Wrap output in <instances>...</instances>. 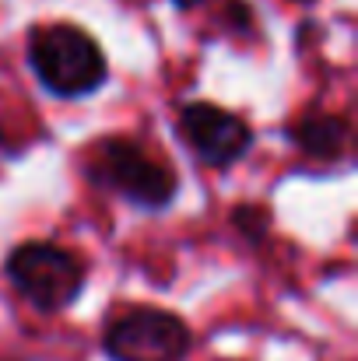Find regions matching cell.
Here are the masks:
<instances>
[{
  "label": "cell",
  "instance_id": "8",
  "mask_svg": "<svg viewBox=\"0 0 358 361\" xmlns=\"http://www.w3.org/2000/svg\"><path fill=\"white\" fill-rule=\"evenodd\" d=\"M14 154H18V147H14V144H11V140L0 133V158H14Z\"/></svg>",
  "mask_w": 358,
  "mask_h": 361
},
{
  "label": "cell",
  "instance_id": "3",
  "mask_svg": "<svg viewBox=\"0 0 358 361\" xmlns=\"http://www.w3.org/2000/svg\"><path fill=\"white\" fill-rule=\"evenodd\" d=\"M4 274L11 288L35 309V312H64L71 309L88 281V267L78 252L56 242H21L7 252Z\"/></svg>",
  "mask_w": 358,
  "mask_h": 361
},
{
  "label": "cell",
  "instance_id": "7",
  "mask_svg": "<svg viewBox=\"0 0 358 361\" xmlns=\"http://www.w3.org/2000/svg\"><path fill=\"white\" fill-rule=\"evenodd\" d=\"M232 225L239 228V235L249 242H263L267 239V228H270V214L263 207H253V204H242L232 214Z\"/></svg>",
  "mask_w": 358,
  "mask_h": 361
},
{
  "label": "cell",
  "instance_id": "6",
  "mask_svg": "<svg viewBox=\"0 0 358 361\" xmlns=\"http://www.w3.org/2000/svg\"><path fill=\"white\" fill-rule=\"evenodd\" d=\"M288 140L316 158V161H338L352 147V126L345 116H327V113H306L288 126Z\"/></svg>",
  "mask_w": 358,
  "mask_h": 361
},
{
  "label": "cell",
  "instance_id": "1",
  "mask_svg": "<svg viewBox=\"0 0 358 361\" xmlns=\"http://www.w3.org/2000/svg\"><path fill=\"white\" fill-rule=\"evenodd\" d=\"M25 53L39 85L56 99H88L109 78L102 46L85 28L67 21L32 28Z\"/></svg>",
  "mask_w": 358,
  "mask_h": 361
},
{
  "label": "cell",
  "instance_id": "4",
  "mask_svg": "<svg viewBox=\"0 0 358 361\" xmlns=\"http://www.w3.org/2000/svg\"><path fill=\"white\" fill-rule=\"evenodd\" d=\"M190 348V326L158 305L123 309L102 330V355L109 361H186Z\"/></svg>",
  "mask_w": 358,
  "mask_h": 361
},
{
  "label": "cell",
  "instance_id": "5",
  "mask_svg": "<svg viewBox=\"0 0 358 361\" xmlns=\"http://www.w3.org/2000/svg\"><path fill=\"white\" fill-rule=\"evenodd\" d=\"M179 133L193 154L211 169H229L253 147L249 123L215 102H190L179 109Z\"/></svg>",
  "mask_w": 358,
  "mask_h": 361
},
{
  "label": "cell",
  "instance_id": "2",
  "mask_svg": "<svg viewBox=\"0 0 358 361\" xmlns=\"http://www.w3.org/2000/svg\"><path fill=\"white\" fill-rule=\"evenodd\" d=\"M88 179L141 211H165L179 193L176 169L130 137H102L88 151Z\"/></svg>",
  "mask_w": 358,
  "mask_h": 361
},
{
  "label": "cell",
  "instance_id": "9",
  "mask_svg": "<svg viewBox=\"0 0 358 361\" xmlns=\"http://www.w3.org/2000/svg\"><path fill=\"white\" fill-rule=\"evenodd\" d=\"M176 7H183V11H190V7H201V4H208V0H172Z\"/></svg>",
  "mask_w": 358,
  "mask_h": 361
}]
</instances>
